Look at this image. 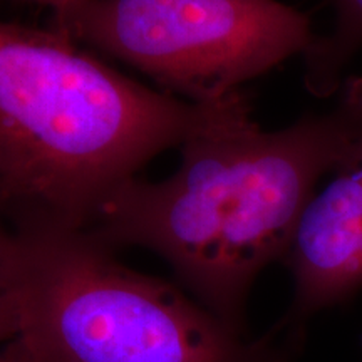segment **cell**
<instances>
[{
	"label": "cell",
	"mask_w": 362,
	"mask_h": 362,
	"mask_svg": "<svg viewBox=\"0 0 362 362\" xmlns=\"http://www.w3.org/2000/svg\"><path fill=\"white\" fill-rule=\"evenodd\" d=\"M337 94L330 111L275 131L260 128L242 89L197 103L175 173L126 181L88 232L115 250L160 255L194 300L243 334L253 280L285 259L317 181L362 136V78Z\"/></svg>",
	"instance_id": "cell-1"
},
{
	"label": "cell",
	"mask_w": 362,
	"mask_h": 362,
	"mask_svg": "<svg viewBox=\"0 0 362 362\" xmlns=\"http://www.w3.org/2000/svg\"><path fill=\"white\" fill-rule=\"evenodd\" d=\"M194 103L148 88L56 29L0 22V211L17 230H88L180 146Z\"/></svg>",
	"instance_id": "cell-2"
},
{
	"label": "cell",
	"mask_w": 362,
	"mask_h": 362,
	"mask_svg": "<svg viewBox=\"0 0 362 362\" xmlns=\"http://www.w3.org/2000/svg\"><path fill=\"white\" fill-rule=\"evenodd\" d=\"M0 362H285L282 327L248 341L180 284L141 274L88 230H17L0 245Z\"/></svg>",
	"instance_id": "cell-3"
},
{
	"label": "cell",
	"mask_w": 362,
	"mask_h": 362,
	"mask_svg": "<svg viewBox=\"0 0 362 362\" xmlns=\"http://www.w3.org/2000/svg\"><path fill=\"white\" fill-rule=\"evenodd\" d=\"M52 29L194 104L304 56L315 39L310 17L279 0H93L52 13Z\"/></svg>",
	"instance_id": "cell-4"
},
{
	"label": "cell",
	"mask_w": 362,
	"mask_h": 362,
	"mask_svg": "<svg viewBox=\"0 0 362 362\" xmlns=\"http://www.w3.org/2000/svg\"><path fill=\"white\" fill-rule=\"evenodd\" d=\"M284 262L293 277L284 325L341 302L362 285V136L307 203Z\"/></svg>",
	"instance_id": "cell-5"
},
{
	"label": "cell",
	"mask_w": 362,
	"mask_h": 362,
	"mask_svg": "<svg viewBox=\"0 0 362 362\" xmlns=\"http://www.w3.org/2000/svg\"><path fill=\"white\" fill-rule=\"evenodd\" d=\"M336 22L315 35L304 52V84L312 96L330 98L346 81V71L362 49V0H332Z\"/></svg>",
	"instance_id": "cell-6"
},
{
	"label": "cell",
	"mask_w": 362,
	"mask_h": 362,
	"mask_svg": "<svg viewBox=\"0 0 362 362\" xmlns=\"http://www.w3.org/2000/svg\"><path fill=\"white\" fill-rule=\"evenodd\" d=\"M13 2L30 4V6L49 8L52 13H59V12L71 11V8L81 7V6H84V4L93 2V0H13Z\"/></svg>",
	"instance_id": "cell-7"
},
{
	"label": "cell",
	"mask_w": 362,
	"mask_h": 362,
	"mask_svg": "<svg viewBox=\"0 0 362 362\" xmlns=\"http://www.w3.org/2000/svg\"><path fill=\"white\" fill-rule=\"evenodd\" d=\"M7 230V223L4 220L2 211H0V245H2V238L6 235ZM8 339V322H7V314H6V307H4V300H2V292H0V349H2L4 344L7 342Z\"/></svg>",
	"instance_id": "cell-8"
}]
</instances>
